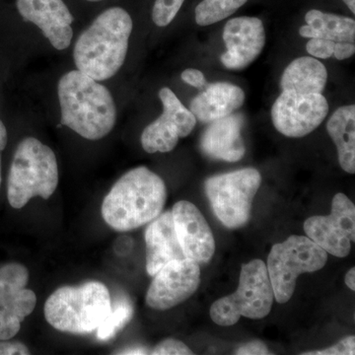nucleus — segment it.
I'll use <instances>...</instances> for the list:
<instances>
[{"mask_svg": "<svg viewBox=\"0 0 355 355\" xmlns=\"http://www.w3.org/2000/svg\"><path fill=\"white\" fill-rule=\"evenodd\" d=\"M60 123L83 139L108 135L116 121L114 98L106 86L79 70L67 72L58 86Z\"/></svg>", "mask_w": 355, "mask_h": 355, "instance_id": "obj_1", "label": "nucleus"}, {"mask_svg": "<svg viewBox=\"0 0 355 355\" xmlns=\"http://www.w3.org/2000/svg\"><path fill=\"white\" fill-rule=\"evenodd\" d=\"M166 200L162 178L148 168H135L116 181L103 200V219L114 230L128 232L160 216Z\"/></svg>", "mask_w": 355, "mask_h": 355, "instance_id": "obj_2", "label": "nucleus"}, {"mask_svg": "<svg viewBox=\"0 0 355 355\" xmlns=\"http://www.w3.org/2000/svg\"><path fill=\"white\" fill-rule=\"evenodd\" d=\"M132 27V17L121 7L100 14L77 39L73 51L77 70L97 81L113 77L127 58Z\"/></svg>", "mask_w": 355, "mask_h": 355, "instance_id": "obj_3", "label": "nucleus"}, {"mask_svg": "<svg viewBox=\"0 0 355 355\" xmlns=\"http://www.w3.org/2000/svg\"><path fill=\"white\" fill-rule=\"evenodd\" d=\"M112 308L108 287L100 282L62 286L44 304V318L55 330L74 335L97 331Z\"/></svg>", "mask_w": 355, "mask_h": 355, "instance_id": "obj_4", "label": "nucleus"}, {"mask_svg": "<svg viewBox=\"0 0 355 355\" xmlns=\"http://www.w3.org/2000/svg\"><path fill=\"white\" fill-rule=\"evenodd\" d=\"M58 184L55 153L35 137L21 140L14 153L7 182V198L11 207L22 209L36 197L49 200Z\"/></svg>", "mask_w": 355, "mask_h": 355, "instance_id": "obj_5", "label": "nucleus"}, {"mask_svg": "<svg viewBox=\"0 0 355 355\" xmlns=\"http://www.w3.org/2000/svg\"><path fill=\"white\" fill-rule=\"evenodd\" d=\"M273 300L266 265L256 259L242 266L237 291L216 301L210 307V318L222 327L233 326L241 317L263 319L272 311Z\"/></svg>", "mask_w": 355, "mask_h": 355, "instance_id": "obj_6", "label": "nucleus"}, {"mask_svg": "<svg viewBox=\"0 0 355 355\" xmlns=\"http://www.w3.org/2000/svg\"><path fill=\"white\" fill-rule=\"evenodd\" d=\"M327 261L328 253L305 236L291 235L275 244L268 254L266 268L277 302H288L299 275L322 270Z\"/></svg>", "mask_w": 355, "mask_h": 355, "instance_id": "obj_7", "label": "nucleus"}, {"mask_svg": "<svg viewBox=\"0 0 355 355\" xmlns=\"http://www.w3.org/2000/svg\"><path fill=\"white\" fill-rule=\"evenodd\" d=\"M261 184L260 172L245 168L209 178L205 189L217 218L225 227L236 229L249 221Z\"/></svg>", "mask_w": 355, "mask_h": 355, "instance_id": "obj_8", "label": "nucleus"}, {"mask_svg": "<svg viewBox=\"0 0 355 355\" xmlns=\"http://www.w3.org/2000/svg\"><path fill=\"white\" fill-rule=\"evenodd\" d=\"M308 238L327 253L345 258L355 240L354 203L345 193H336L328 216H312L304 222Z\"/></svg>", "mask_w": 355, "mask_h": 355, "instance_id": "obj_9", "label": "nucleus"}, {"mask_svg": "<svg viewBox=\"0 0 355 355\" xmlns=\"http://www.w3.org/2000/svg\"><path fill=\"white\" fill-rule=\"evenodd\" d=\"M328 113V101L323 95L286 90L272 105V120L277 132L291 139H299L314 132Z\"/></svg>", "mask_w": 355, "mask_h": 355, "instance_id": "obj_10", "label": "nucleus"}, {"mask_svg": "<svg viewBox=\"0 0 355 355\" xmlns=\"http://www.w3.org/2000/svg\"><path fill=\"white\" fill-rule=\"evenodd\" d=\"M28 282L29 272L21 263L0 266V340L17 335L21 323L36 307V294L26 288Z\"/></svg>", "mask_w": 355, "mask_h": 355, "instance_id": "obj_11", "label": "nucleus"}, {"mask_svg": "<svg viewBox=\"0 0 355 355\" xmlns=\"http://www.w3.org/2000/svg\"><path fill=\"white\" fill-rule=\"evenodd\" d=\"M159 98L162 102L163 113L147 125L141 135V146L147 153H170L177 146L179 139L188 137L197 125L196 116L171 89H161Z\"/></svg>", "mask_w": 355, "mask_h": 355, "instance_id": "obj_12", "label": "nucleus"}, {"mask_svg": "<svg viewBox=\"0 0 355 355\" xmlns=\"http://www.w3.org/2000/svg\"><path fill=\"white\" fill-rule=\"evenodd\" d=\"M146 293V304L154 310L172 309L188 300L200 284V263L190 259L175 260L163 266Z\"/></svg>", "mask_w": 355, "mask_h": 355, "instance_id": "obj_13", "label": "nucleus"}, {"mask_svg": "<svg viewBox=\"0 0 355 355\" xmlns=\"http://www.w3.org/2000/svg\"><path fill=\"white\" fill-rule=\"evenodd\" d=\"M227 51L221 55L222 64L228 69H246L261 55L266 44L263 21L257 17H237L229 20L223 30Z\"/></svg>", "mask_w": 355, "mask_h": 355, "instance_id": "obj_14", "label": "nucleus"}, {"mask_svg": "<svg viewBox=\"0 0 355 355\" xmlns=\"http://www.w3.org/2000/svg\"><path fill=\"white\" fill-rule=\"evenodd\" d=\"M172 214L184 258L198 263H209L216 252V241L200 209L188 200H181L175 203Z\"/></svg>", "mask_w": 355, "mask_h": 355, "instance_id": "obj_15", "label": "nucleus"}, {"mask_svg": "<svg viewBox=\"0 0 355 355\" xmlns=\"http://www.w3.org/2000/svg\"><path fill=\"white\" fill-rule=\"evenodd\" d=\"M16 4L23 19L38 26L53 48H69L73 16L62 0H17Z\"/></svg>", "mask_w": 355, "mask_h": 355, "instance_id": "obj_16", "label": "nucleus"}, {"mask_svg": "<svg viewBox=\"0 0 355 355\" xmlns=\"http://www.w3.org/2000/svg\"><path fill=\"white\" fill-rule=\"evenodd\" d=\"M244 123L241 114H232L210 123L200 139L202 153L210 158L226 162L241 160L246 153L241 135Z\"/></svg>", "mask_w": 355, "mask_h": 355, "instance_id": "obj_17", "label": "nucleus"}, {"mask_svg": "<svg viewBox=\"0 0 355 355\" xmlns=\"http://www.w3.org/2000/svg\"><path fill=\"white\" fill-rule=\"evenodd\" d=\"M146 270L154 277L168 263L183 260V250L175 230L172 210L149 222L146 230Z\"/></svg>", "mask_w": 355, "mask_h": 355, "instance_id": "obj_18", "label": "nucleus"}, {"mask_svg": "<svg viewBox=\"0 0 355 355\" xmlns=\"http://www.w3.org/2000/svg\"><path fill=\"white\" fill-rule=\"evenodd\" d=\"M244 101L245 92L239 86L227 83H210L191 100L190 111L197 121L210 123L230 116L241 108Z\"/></svg>", "mask_w": 355, "mask_h": 355, "instance_id": "obj_19", "label": "nucleus"}, {"mask_svg": "<svg viewBox=\"0 0 355 355\" xmlns=\"http://www.w3.org/2000/svg\"><path fill=\"white\" fill-rule=\"evenodd\" d=\"M328 81V70L317 58H296L287 65L280 79L282 91L291 90L300 94H322Z\"/></svg>", "mask_w": 355, "mask_h": 355, "instance_id": "obj_20", "label": "nucleus"}, {"mask_svg": "<svg viewBox=\"0 0 355 355\" xmlns=\"http://www.w3.org/2000/svg\"><path fill=\"white\" fill-rule=\"evenodd\" d=\"M305 21L307 25L299 29L301 37L354 44L355 21L352 18L312 9L306 13Z\"/></svg>", "mask_w": 355, "mask_h": 355, "instance_id": "obj_21", "label": "nucleus"}, {"mask_svg": "<svg viewBox=\"0 0 355 355\" xmlns=\"http://www.w3.org/2000/svg\"><path fill=\"white\" fill-rule=\"evenodd\" d=\"M327 130L338 149V162L343 171L355 173V106L336 110L327 123Z\"/></svg>", "mask_w": 355, "mask_h": 355, "instance_id": "obj_22", "label": "nucleus"}, {"mask_svg": "<svg viewBox=\"0 0 355 355\" xmlns=\"http://www.w3.org/2000/svg\"><path fill=\"white\" fill-rule=\"evenodd\" d=\"M248 0H202L195 11L196 22L209 26L228 18L241 8Z\"/></svg>", "mask_w": 355, "mask_h": 355, "instance_id": "obj_23", "label": "nucleus"}, {"mask_svg": "<svg viewBox=\"0 0 355 355\" xmlns=\"http://www.w3.org/2000/svg\"><path fill=\"white\" fill-rule=\"evenodd\" d=\"M133 307L125 298L119 299L112 304L108 316L97 329V338L100 342H108L116 335L132 320Z\"/></svg>", "mask_w": 355, "mask_h": 355, "instance_id": "obj_24", "label": "nucleus"}, {"mask_svg": "<svg viewBox=\"0 0 355 355\" xmlns=\"http://www.w3.org/2000/svg\"><path fill=\"white\" fill-rule=\"evenodd\" d=\"M184 0H155L153 20L158 27H166L174 20Z\"/></svg>", "mask_w": 355, "mask_h": 355, "instance_id": "obj_25", "label": "nucleus"}, {"mask_svg": "<svg viewBox=\"0 0 355 355\" xmlns=\"http://www.w3.org/2000/svg\"><path fill=\"white\" fill-rule=\"evenodd\" d=\"M153 355H191L193 352L190 347L175 338H167L160 343H158L150 352Z\"/></svg>", "mask_w": 355, "mask_h": 355, "instance_id": "obj_26", "label": "nucleus"}, {"mask_svg": "<svg viewBox=\"0 0 355 355\" xmlns=\"http://www.w3.org/2000/svg\"><path fill=\"white\" fill-rule=\"evenodd\" d=\"M335 42L324 39H310L306 44V51L313 58H329L333 57L335 51Z\"/></svg>", "mask_w": 355, "mask_h": 355, "instance_id": "obj_27", "label": "nucleus"}, {"mask_svg": "<svg viewBox=\"0 0 355 355\" xmlns=\"http://www.w3.org/2000/svg\"><path fill=\"white\" fill-rule=\"evenodd\" d=\"M305 355H354L355 354V338L349 336L343 338L333 347L315 352H305Z\"/></svg>", "mask_w": 355, "mask_h": 355, "instance_id": "obj_28", "label": "nucleus"}, {"mask_svg": "<svg viewBox=\"0 0 355 355\" xmlns=\"http://www.w3.org/2000/svg\"><path fill=\"white\" fill-rule=\"evenodd\" d=\"M182 80L189 85L197 89H205L207 85V79L200 70L195 69H188L184 70L181 74Z\"/></svg>", "mask_w": 355, "mask_h": 355, "instance_id": "obj_29", "label": "nucleus"}, {"mask_svg": "<svg viewBox=\"0 0 355 355\" xmlns=\"http://www.w3.org/2000/svg\"><path fill=\"white\" fill-rule=\"evenodd\" d=\"M29 355V349L21 342H9V340H0V355Z\"/></svg>", "mask_w": 355, "mask_h": 355, "instance_id": "obj_30", "label": "nucleus"}, {"mask_svg": "<svg viewBox=\"0 0 355 355\" xmlns=\"http://www.w3.org/2000/svg\"><path fill=\"white\" fill-rule=\"evenodd\" d=\"M236 354L241 355H263L270 354L268 352V347L261 340H253L246 343V345H242L241 347L237 349Z\"/></svg>", "mask_w": 355, "mask_h": 355, "instance_id": "obj_31", "label": "nucleus"}, {"mask_svg": "<svg viewBox=\"0 0 355 355\" xmlns=\"http://www.w3.org/2000/svg\"><path fill=\"white\" fill-rule=\"evenodd\" d=\"M355 53V44L354 43H336L334 57L338 60H347L352 58Z\"/></svg>", "mask_w": 355, "mask_h": 355, "instance_id": "obj_32", "label": "nucleus"}, {"mask_svg": "<svg viewBox=\"0 0 355 355\" xmlns=\"http://www.w3.org/2000/svg\"><path fill=\"white\" fill-rule=\"evenodd\" d=\"M7 140H8V135H7V130L4 123L0 120V187H1V162H2V151L6 149L7 146Z\"/></svg>", "mask_w": 355, "mask_h": 355, "instance_id": "obj_33", "label": "nucleus"}, {"mask_svg": "<svg viewBox=\"0 0 355 355\" xmlns=\"http://www.w3.org/2000/svg\"><path fill=\"white\" fill-rule=\"evenodd\" d=\"M345 284L349 286V288L352 291H355V268H352L345 275Z\"/></svg>", "mask_w": 355, "mask_h": 355, "instance_id": "obj_34", "label": "nucleus"}, {"mask_svg": "<svg viewBox=\"0 0 355 355\" xmlns=\"http://www.w3.org/2000/svg\"><path fill=\"white\" fill-rule=\"evenodd\" d=\"M120 354H147V349H142V347H133V349H128L119 352Z\"/></svg>", "mask_w": 355, "mask_h": 355, "instance_id": "obj_35", "label": "nucleus"}, {"mask_svg": "<svg viewBox=\"0 0 355 355\" xmlns=\"http://www.w3.org/2000/svg\"><path fill=\"white\" fill-rule=\"evenodd\" d=\"M347 6L349 7L352 13H355V0H343Z\"/></svg>", "mask_w": 355, "mask_h": 355, "instance_id": "obj_36", "label": "nucleus"}, {"mask_svg": "<svg viewBox=\"0 0 355 355\" xmlns=\"http://www.w3.org/2000/svg\"><path fill=\"white\" fill-rule=\"evenodd\" d=\"M87 1H101V0H87Z\"/></svg>", "mask_w": 355, "mask_h": 355, "instance_id": "obj_37", "label": "nucleus"}]
</instances>
